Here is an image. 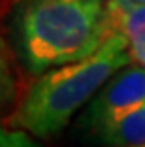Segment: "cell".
Returning <instances> with one entry per match:
<instances>
[{
    "mask_svg": "<svg viewBox=\"0 0 145 147\" xmlns=\"http://www.w3.org/2000/svg\"><path fill=\"white\" fill-rule=\"evenodd\" d=\"M111 30V0H21L11 21L19 61L36 76L92 55Z\"/></svg>",
    "mask_w": 145,
    "mask_h": 147,
    "instance_id": "1",
    "label": "cell"
},
{
    "mask_svg": "<svg viewBox=\"0 0 145 147\" xmlns=\"http://www.w3.org/2000/svg\"><path fill=\"white\" fill-rule=\"evenodd\" d=\"M134 61L126 36L115 28L92 55L40 74L13 115V125L36 138H51L70 123L74 113Z\"/></svg>",
    "mask_w": 145,
    "mask_h": 147,
    "instance_id": "2",
    "label": "cell"
},
{
    "mask_svg": "<svg viewBox=\"0 0 145 147\" xmlns=\"http://www.w3.org/2000/svg\"><path fill=\"white\" fill-rule=\"evenodd\" d=\"M145 104V66L128 64L113 74L79 117L83 134Z\"/></svg>",
    "mask_w": 145,
    "mask_h": 147,
    "instance_id": "3",
    "label": "cell"
},
{
    "mask_svg": "<svg viewBox=\"0 0 145 147\" xmlns=\"http://www.w3.org/2000/svg\"><path fill=\"white\" fill-rule=\"evenodd\" d=\"M85 138L104 147L145 145V104L85 132Z\"/></svg>",
    "mask_w": 145,
    "mask_h": 147,
    "instance_id": "4",
    "label": "cell"
},
{
    "mask_svg": "<svg viewBox=\"0 0 145 147\" xmlns=\"http://www.w3.org/2000/svg\"><path fill=\"white\" fill-rule=\"evenodd\" d=\"M111 11L115 28H119L130 43L134 62L145 64V6H126V8L111 6Z\"/></svg>",
    "mask_w": 145,
    "mask_h": 147,
    "instance_id": "5",
    "label": "cell"
},
{
    "mask_svg": "<svg viewBox=\"0 0 145 147\" xmlns=\"http://www.w3.org/2000/svg\"><path fill=\"white\" fill-rule=\"evenodd\" d=\"M0 147H42L26 130H2Z\"/></svg>",
    "mask_w": 145,
    "mask_h": 147,
    "instance_id": "6",
    "label": "cell"
},
{
    "mask_svg": "<svg viewBox=\"0 0 145 147\" xmlns=\"http://www.w3.org/2000/svg\"><path fill=\"white\" fill-rule=\"evenodd\" d=\"M113 8H126V6H145V0H111Z\"/></svg>",
    "mask_w": 145,
    "mask_h": 147,
    "instance_id": "7",
    "label": "cell"
},
{
    "mask_svg": "<svg viewBox=\"0 0 145 147\" xmlns=\"http://www.w3.org/2000/svg\"><path fill=\"white\" fill-rule=\"evenodd\" d=\"M138 147H145V145H138Z\"/></svg>",
    "mask_w": 145,
    "mask_h": 147,
    "instance_id": "8",
    "label": "cell"
},
{
    "mask_svg": "<svg viewBox=\"0 0 145 147\" xmlns=\"http://www.w3.org/2000/svg\"><path fill=\"white\" fill-rule=\"evenodd\" d=\"M143 66H145V64H143Z\"/></svg>",
    "mask_w": 145,
    "mask_h": 147,
    "instance_id": "9",
    "label": "cell"
}]
</instances>
